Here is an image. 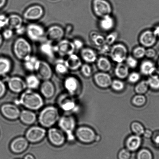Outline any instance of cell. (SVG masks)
<instances>
[{
    "label": "cell",
    "instance_id": "603a6c76",
    "mask_svg": "<svg viewBox=\"0 0 159 159\" xmlns=\"http://www.w3.org/2000/svg\"><path fill=\"white\" fill-rule=\"evenodd\" d=\"M41 95L47 99L52 98L55 93L54 85L50 80L43 81L40 86Z\"/></svg>",
    "mask_w": 159,
    "mask_h": 159
},
{
    "label": "cell",
    "instance_id": "9f6ffc18",
    "mask_svg": "<svg viewBox=\"0 0 159 159\" xmlns=\"http://www.w3.org/2000/svg\"><path fill=\"white\" fill-rule=\"evenodd\" d=\"M7 92V86L2 80H0V98L5 95Z\"/></svg>",
    "mask_w": 159,
    "mask_h": 159
},
{
    "label": "cell",
    "instance_id": "6da1fadb",
    "mask_svg": "<svg viewBox=\"0 0 159 159\" xmlns=\"http://www.w3.org/2000/svg\"><path fill=\"white\" fill-rule=\"evenodd\" d=\"M15 104L20 105L26 109L32 111L39 110L44 104L42 96L32 89H28L21 93Z\"/></svg>",
    "mask_w": 159,
    "mask_h": 159
},
{
    "label": "cell",
    "instance_id": "d6986e66",
    "mask_svg": "<svg viewBox=\"0 0 159 159\" xmlns=\"http://www.w3.org/2000/svg\"><path fill=\"white\" fill-rule=\"evenodd\" d=\"M157 39L152 31L148 30L140 34L139 42L141 45L145 48H151L156 44Z\"/></svg>",
    "mask_w": 159,
    "mask_h": 159
},
{
    "label": "cell",
    "instance_id": "6f0895ef",
    "mask_svg": "<svg viewBox=\"0 0 159 159\" xmlns=\"http://www.w3.org/2000/svg\"><path fill=\"white\" fill-rule=\"evenodd\" d=\"M152 137L154 144L159 149V131H157L153 134Z\"/></svg>",
    "mask_w": 159,
    "mask_h": 159
},
{
    "label": "cell",
    "instance_id": "7dc6e473",
    "mask_svg": "<svg viewBox=\"0 0 159 159\" xmlns=\"http://www.w3.org/2000/svg\"><path fill=\"white\" fill-rule=\"evenodd\" d=\"M112 89L116 91H121L125 88V84L121 80H115L112 81L111 85Z\"/></svg>",
    "mask_w": 159,
    "mask_h": 159
},
{
    "label": "cell",
    "instance_id": "7c38bea8",
    "mask_svg": "<svg viewBox=\"0 0 159 159\" xmlns=\"http://www.w3.org/2000/svg\"><path fill=\"white\" fill-rule=\"evenodd\" d=\"M44 10L41 6L34 5L26 9L23 13V19L28 21H35L41 19L44 16Z\"/></svg>",
    "mask_w": 159,
    "mask_h": 159
},
{
    "label": "cell",
    "instance_id": "44dd1931",
    "mask_svg": "<svg viewBox=\"0 0 159 159\" xmlns=\"http://www.w3.org/2000/svg\"><path fill=\"white\" fill-rule=\"evenodd\" d=\"M93 79L96 84L101 88H107L112 83L111 77L107 72L100 71L94 75Z\"/></svg>",
    "mask_w": 159,
    "mask_h": 159
},
{
    "label": "cell",
    "instance_id": "8992f818",
    "mask_svg": "<svg viewBox=\"0 0 159 159\" xmlns=\"http://www.w3.org/2000/svg\"><path fill=\"white\" fill-rule=\"evenodd\" d=\"M73 96L69 93H64L58 98L57 104L60 109L66 113L76 111L78 107Z\"/></svg>",
    "mask_w": 159,
    "mask_h": 159
},
{
    "label": "cell",
    "instance_id": "ab89813d",
    "mask_svg": "<svg viewBox=\"0 0 159 159\" xmlns=\"http://www.w3.org/2000/svg\"><path fill=\"white\" fill-rule=\"evenodd\" d=\"M146 49L142 46H137L133 50V56L137 60L141 59L145 57Z\"/></svg>",
    "mask_w": 159,
    "mask_h": 159
},
{
    "label": "cell",
    "instance_id": "d590c367",
    "mask_svg": "<svg viewBox=\"0 0 159 159\" xmlns=\"http://www.w3.org/2000/svg\"><path fill=\"white\" fill-rule=\"evenodd\" d=\"M89 36L91 41L98 48L106 44L105 37L98 32L95 31L92 32L89 34Z\"/></svg>",
    "mask_w": 159,
    "mask_h": 159
},
{
    "label": "cell",
    "instance_id": "ee69618b",
    "mask_svg": "<svg viewBox=\"0 0 159 159\" xmlns=\"http://www.w3.org/2000/svg\"><path fill=\"white\" fill-rule=\"evenodd\" d=\"M80 69L82 74L86 78H89L92 75V69L89 64L86 63L82 64Z\"/></svg>",
    "mask_w": 159,
    "mask_h": 159
},
{
    "label": "cell",
    "instance_id": "680465c9",
    "mask_svg": "<svg viewBox=\"0 0 159 159\" xmlns=\"http://www.w3.org/2000/svg\"><path fill=\"white\" fill-rule=\"evenodd\" d=\"M26 26L25 27V26H24V25H23L22 26L19 27V28L15 30L14 31L17 34L21 36V35H24V34L26 33Z\"/></svg>",
    "mask_w": 159,
    "mask_h": 159
},
{
    "label": "cell",
    "instance_id": "836d02e7",
    "mask_svg": "<svg viewBox=\"0 0 159 159\" xmlns=\"http://www.w3.org/2000/svg\"><path fill=\"white\" fill-rule=\"evenodd\" d=\"M40 78L38 75L34 74H30L28 75L25 78V82L27 87L29 89H36L39 87L41 84Z\"/></svg>",
    "mask_w": 159,
    "mask_h": 159
},
{
    "label": "cell",
    "instance_id": "60d3db41",
    "mask_svg": "<svg viewBox=\"0 0 159 159\" xmlns=\"http://www.w3.org/2000/svg\"><path fill=\"white\" fill-rule=\"evenodd\" d=\"M131 129L133 132L136 135L140 136L143 135L144 132V127L141 123L135 121L131 125Z\"/></svg>",
    "mask_w": 159,
    "mask_h": 159
},
{
    "label": "cell",
    "instance_id": "f1b7e54d",
    "mask_svg": "<svg viewBox=\"0 0 159 159\" xmlns=\"http://www.w3.org/2000/svg\"><path fill=\"white\" fill-rule=\"evenodd\" d=\"M140 68L141 73L145 75H156L155 73L157 71L153 62L149 60L143 61L140 64Z\"/></svg>",
    "mask_w": 159,
    "mask_h": 159
},
{
    "label": "cell",
    "instance_id": "94428289",
    "mask_svg": "<svg viewBox=\"0 0 159 159\" xmlns=\"http://www.w3.org/2000/svg\"><path fill=\"white\" fill-rule=\"evenodd\" d=\"M152 31L157 38H159V25L156 26Z\"/></svg>",
    "mask_w": 159,
    "mask_h": 159
},
{
    "label": "cell",
    "instance_id": "91938a15",
    "mask_svg": "<svg viewBox=\"0 0 159 159\" xmlns=\"http://www.w3.org/2000/svg\"><path fill=\"white\" fill-rule=\"evenodd\" d=\"M143 135L146 138H150V137H152L153 133L151 131L149 130V129H147V130H145Z\"/></svg>",
    "mask_w": 159,
    "mask_h": 159
},
{
    "label": "cell",
    "instance_id": "7a4b0ae2",
    "mask_svg": "<svg viewBox=\"0 0 159 159\" xmlns=\"http://www.w3.org/2000/svg\"><path fill=\"white\" fill-rule=\"evenodd\" d=\"M60 118L59 110L54 106L45 107L40 112L38 121L41 126L44 128L52 127L58 122Z\"/></svg>",
    "mask_w": 159,
    "mask_h": 159
},
{
    "label": "cell",
    "instance_id": "cb8c5ba5",
    "mask_svg": "<svg viewBox=\"0 0 159 159\" xmlns=\"http://www.w3.org/2000/svg\"><path fill=\"white\" fill-rule=\"evenodd\" d=\"M64 62L69 70L72 71L78 70L83 64L81 57L75 53L67 57Z\"/></svg>",
    "mask_w": 159,
    "mask_h": 159
},
{
    "label": "cell",
    "instance_id": "ac0fdd59",
    "mask_svg": "<svg viewBox=\"0 0 159 159\" xmlns=\"http://www.w3.org/2000/svg\"><path fill=\"white\" fill-rule=\"evenodd\" d=\"M29 142L25 137H17L11 142L10 149L13 153L20 154L25 151L28 148Z\"/></svg>",
    "mask_w": 159,
    "mask_h": 159
},
{
    "label": "cell",
    "instance_id": "f5cc1de1",
    "mask_svg": "<svg viewBox=\"0 0 159 159\" xmlns=\"http://www.w3.org/2000/svg\"><path fill=\"white\" fill-rule=\"evenodd\" d=\"M8 24V16L2 14L0 15V29L6 28Z\"/></svg>",
    "mask_w": 159,
    "mask_h": 159
},
{
    "label": "cell",
    "instance_id": "f907efd6",
    "mask_svg": "<svg viewBox=\"0 0 159 159\" xmlns=\"http://www.w3.org/2000/svg\"><path fill=\"white\" fill-rule=\"evenodd\" d=\"M99 52L103 56L109 55L111 50V46L108 44H105L103 45L98 47Z\"/></svg>",
    "mask_w": 159,
    "mask_h": 159
},
{
    "label": "cell",
    "instance_id": "f35d334b",
    "mask_svg": "<svg viewBox=\"0 0 159 159\" xmlns=\"http://www.w3.org/2000/svg\"><path fill=\"white\" fill-rule=\"evenodd\" d=\"M136 159H154V157L150 150L144 148L138 151Z\"/></svg>",
    "mask_w": 159,
    "mask_h": 159
},
{
    "label": "cell",
    "instance_id": "30bf717a",
    "mask_svg": "<svg viewBox=\"0 0 159 159\" xmlns=\"http://www.w3.org/2000/svg\"><path fill=\"white\" fill-rule=\"evenodd\" d=\"M47 134L49 142L55 146H63L67 139L66 134L60 128L52 127L49 128Z\"/></svg>",
    "mask_w": 159,
    "mask_h": 159
},
{
    "label": "cell",
    "instance_id": "681fc988",
    "mask_svg": "<svg viewBox=\"0 0 159 159\" xmlns=\"http://www.w3.org/2000/svg\"><path fill=\"white\" fill-rule=\"evenodd\" d=\"M14 33V30L13 29L7 27L4 29L3 31L1 34L4 39L8 40L10 39L13 37Z\"/></svg>",
    "mask_w": 159,
    "mask_h": 159
},
{
    "label": "cell",
    "instance_id": "c3c4849f",
    "mask_svg": "<svg viewBox=\"0 0 159 159\" xmlns=\"http://www.w3.org/2000/svg\"><path fill=\"white\" fill-rule=\"evenodd\" d=\"M131 157V152L126 148L121 149L118 154V159H130Z\"/></svg>",
    "mask_w": 159,
    "mask_h": 159
},
{
    "label": "cell",
    "instance_id": "4dcf8cb0",
    "mask_svg": "<svg viewBox=\"0 0 159 159\" xmlns=\"http://www.w3.org/2000/svg\"><path fill=\"white\" fill-rule=\"evenodd\" d=\"M40 60L37 57L32 55L23 61L24 68L29 72H35L38 68Z\"/></svg>",
    "mask_w": 159,
    "mask_h": 159
},
{
    "label": "cell",
    "instance_id": "8fae6325",
    "mask_svg": "<svg viewBox=\"0 0 159 159\" xmlns=\"http://www.w3.org/2000/svg\"><path fill=\"white\" fill-rule=\"evenodd\" d=\"M65 31L63 28L57 25L51 26L46 30L45 40L52 43H58L63 39Z\"/></svg>",
    "mask_w": 159,
    "mask_h": 159
},
{
    "label": "cell",
    "instance_id": "9c48e42d",
    "mask_svg": "<svg viewBox=\"0 0 159 159\" xmlns=\"http://www.w3.org/2000/svg\"><path fill=\"white\" fill-rule=\"evenodd\" d=\"M46 134L45 128L42 126H34L27 129L25 137L29 143H37L42 140Z\"/></svg>",
    "mask_w": 159,
    "mask_h": 159
},
{
    "label": "cell",
    "instance_id": "9a60e30c",
    "mask_svg": "<svg viewBox=\"0 0 159 159\" xmlns=\"http://www.w3.org/2000/svg\"><path fill=\"white\" fill-rule=\"evenodd\" d=\"M55 47L57 53L62 57L68 56L75 53V50L72 41L68 39H63L58 42Z\"/></svg>",
    "mask_w": 159,
    "mask_h": 159
},
{
    "label": "cell",
    "instance_id": "5b68a950",
    "mask_svg": "<svg viewBox=\"0 0 159 159\" xmlns=\"http://www.w3.org/2000/svg\"><path fill=\"white\" fill-rule=\"evenodd\" d=\"M46 30L41 25L31 23L26 26V34L31 41L35 42L45 39Z\"/></svg>",
    "mask_w": 159,
    "mask_h": 159
},
{
    "label": "cell",
    "instance_id": "e7e4bbea",
    "mask_svg": "<svg viewBox=\"0 0 159 159\" xmlns=\"http://www.w3.org/2000/svg\"><path fill=\"white\" fill-rule=\"evenodd\" d=\"M4 39L3 38L2 34L0 33V47L2 45Z\"/></svg>",
    "mask_w": 159,
    "mask_h": 159
},
{
    "label": "cell",
    "instance_id": "1f68e13d",
    "mask_svg": "<svg viewBox=\"0 0 159 159\" xmlns=\"http://www.w3.org/2000/svg\"><path fill=\"white\" fill-rule=\"evenodd\" d=\"M23 18L20 15L13 14L8 16L7 27L14 30L23 25Z\"/></svg>",
    "mask_w": 159,
    "mask_h": 159
},
{
    "label": "cell",
    "instance_id": "4316f807",
    "mask_svg": "<svg viewBox=\"0 0 159 159\" xmlns=\"http://www.w3.org/2000/svg\"><path fill=\"white\" fill-rule=\"evenodd\" d=\"M98 24L100 29L103 32H109L115 27V20L111 15H107L100 18Z\"/></svg>",
    "mask_w": 159,
    "mask_h": 159
},
{
    "label": "cell",
    "instance_id": "e575fe53",
    "mask_svg": "<svg viewBox=\"0 0 159 159\" xmlns=\"http://www.w3.org/2000/svg\"><path fill=\"white\" fill-rule=\"evenodd\" d=\"M129 67L123 63L117 64L115 69V73L117 78L120 79H125L129 75Z\"/></svg>",
    "mask_w": 159,
    "mask_h": 159
},
{
    "label": "cell",
    "instance_id": "d6a6232c",
    "mask_svg": "<svg viewBox=\"0 0 159 159\" xmlns=\"http://www.w3.org/2000/svg\"><path fill=\"white\" fill-rule=\"evenodd\" d=\"M97 66L100 71L107 72L111 70L112 65L111 62L106 56H102L97 58Z\"/></svg>",
    "mask_w": 159,
    "mask_h": 159
},
{
    "label": "cell",
    "instance_id": "6125c7cd",
    "mask_svg": "<svg viewBox=\"0 0 159 159\" xmlns=\"http://www.w3.org/2000/svg\"><path fill=\"white\" fill-rule=\"evenodd\" d=\"M23 159H35L34 156L32 154H28L24 156Z\"/></svg>",
    "mask_w": 159,
    "mask_h": 159
},
{
    "label": "cell",
    "instance_id": "db71d44e",
    "mask_svg": "<svg viewBox=\"0 0 159 159\" xmlns=\"http://www.w3.org/2000/svg\"><path fill=\"white\" fill-rule=\"evenodd\" d=\"M75 50H81L84 48V43L83 41L80 39L75 38L72 41Z\"/></svg>",
    "mask_w": 159,
    "mask_h": 159
},
{
    "label": "cell",
    "instance_id": "2e32d148",
    "mask_svg": "<svg viewBox=\"0 0 159 159\" xmlns=\"http://www.w3.org/2000/svg\"><path fill=\"white\" fill-rule=\"evenodd\" d=\"M7 82L9 89L14 93H21L27 88L25 80L20 77H10L7 80Z\"/></svg>",
    "mask_w": 159,
    "mask_h": 159
},
{
    "label": "cell",
    "instance_id": "03108f58",
    "mask_svg": "<svg viewBox=\"0 0 159 159\" xmlns=\"http://www.w3.org/2000/svg\"><path fill=\"white\" fill-rule=\"evenodd\" d=\"M158 67H159V59L158 61Z\"/></svg>",
    "mask_w": 159,
    "mask_h": 159
},
{
    "label": "cell",
    "instance_id": "11a10c76",
    "mask_svg": "<svg viewBox=\"0 0 159 159\" xmlns=\"http://www.w3.org/2000/svg\"><path fill=\"white\" fill-rule=\"evenodd\" d=\"M157 52L155 49L152 48H148L146 49V54L145 57L149 58H153L156 56Z\"/></svg>",
    "mask_w": 159,
    "mask_h": 159
},
{
    "label": "cell",
    "instance_id": "5bb4252c",
    "mask_svg": "<svg viewBox=\"0 0 159 159\" xmlns=\"http://www.w3.org/2000/svg\"><path fill=\"white\" fill-rule=\"evenodd\" d=\"M0 110L4 118L11 120H16L19 118L21 112L17 105L11 103L3 104Z\"/></svg>",
    "mask_w": 159,
    "mask_h": 159
},
{
    "label": "cell",
    "instance_id": "74e56055",
    "mask_svg": "<svg viewBox=\"0 0 159 159\" xmlns=\"http://www.w3.org/2000/svg\"><path fill=\"white\" fill-rule=\"evenodd\" d=\"M148 85L151 89L155 91L159 90V76L158 75H151L147 81Z\"/></svg>",
    "mask_w": 159,
    "mask_h": 159
},
{
    "label": "cell",
    "instance_id": "d4e9b609",
    "mask_svg": "<svg viewBox=\"0 0 159 159\" xmlns=\"http://www.w3.org/2000/svg\"><path fill=\"white\" fill-rule=\"evenodd\" d=\"M19 118L23 124L27 125H33L37 120L36 114L33 111L27 109L21 111Z\"/></svg>",
    "mask_w": 159,
    "mask_h": 159
},
{
    "label": "cell",
    "instance_id": "ffe728a7",
    "mask_svg": "<svg viewBox=\"0 0 159 159\" xmlns=\"http://www.w3.org/2000/svg\"><path fill=\"white\" fill-rule=\"evenodd\" d=\"M65 89L67 93L74 96L78 92L80 87V83L78 79L73 75L66 77L64 81Z\"/></svg>",
    "mask_w": 159,
    "mask_h": 159
},
{
    "label": "cell",
    "instance_id": "e0dca14e",
    "mask_svg": "<svg viewBox=\"0 0 159 159\" xmlns=\"http://www.w3.org/2000/svg\"><path fill=\"white\" fill-rule=\"evenodd\" d=\"M35 72L40 79L43 81L50 80L53 74L52 69L49 63L41 60Z\"/></svg>",
    "mask_w": 159,
    "mask_h": 159
},
{
    "label": "cell",
    "instance_id": "b9f144b4",
    "mask_svg": "<svg viewBox=\"0 0 159 159\" xmlns=\"http://www.w3.org/2000/svg\"><path fill=\"white\" fill-rule=\"evenodd\" d=\"M149 87L147 81H142L136 86L135 92L137 94L143 95L147 92Z\"/></svg>",
    "mask_w": 159,
    "mask_h": 159
},
{
    "label": "cell",
    "instance_id": "f546056e",
    "mask_svg": "<svg viewBox=\"0 0 159 159\" xmlns=\"http://www.w3.org/2000/svg\"><path fill=\"white\" fill-rule=\"evenodd\" d=\"M13 63L10 58L6 57H0V76L7 75L11 70Z\"/></svg>",
    "mask_w": 159,
    "mask_h": 159
},
{
    "label": "cell",
    "instance_id": "4fadbf2b",
    "mask_svg": "<svg viewBox=\"0 0 159 159\" xmlns=\"http://www.w3.org/2000/svg\"><path fill=\"white\" fill-rule=\"evenodd\" d=\"M75 137L81 143H89L96 139L97 135L94 131L87 126H81L75 131Z\"/></svg>",
    "mask_w": 159,
    "mask_h": 159
},
{
    "label": "cell",
    "instance_id": "bcb514c9",
    "mask_svg": "<svg viewBox=\"0 0 159 159\" xmlns=\"http://www.w3.org/2000/svg\"><path fill=\"white\" fill-rule=\"evenodd\" d=\"M126 64L129 68L134 69L138 66V60L133 56H128L125 60Z\"/></svg>",
    "mask_w": 159,
    "mask_h": 159
},
{
    "label": "cell",
    "instance_id": "484cf974",
    "mask_svg": "<svg viewBox=\"0 0 159 159\" xmlns=\"http://www.w3.org/2000/svg\"><path fill=\"white\" fill-rule=\"evenodd\" d=\"M80 55L81 59L89 64L95 62L98 58L97 52L89 48H83L81 49Z\"/></svg>",
    "mask_w": 159,
    "mask_h": 159
},
{
    "label": "cell",
    "instance_id": "7402d4cb",
    "mask_svg": "<svg viewBox=\"0 0 159 159\" xmlns=\"http://www.w3.org/2000/svg\"><path fill=\"white\" fill-rule=\"evenodd\" d=\"M47 41H42L39 46V51L42 54L49 59L54 58L56 54L55 45Z\"/></svg>",
    "mask_w": 159,
    "mask_h": 159
},
{
    "label": "cell",
    "instance_id": "52a82bcc",
    "mask_svg": "<svg viewBox=\"0 0 159 159\" xmlns=\"http://www.w3.org/2000/svg\"><path fill=\"white\" fill-rule=\"evenodd\" d=\"M128 54L126 46L122 43H119L112 45L109 55L112 61L119 64L125 61Z\"/></svg>",
    "mask_w": 159,
    "mask_h": 159
},
{
    "label": "cell",
    "instance_id": "7bdbcfd3",
    "mask_svg": "<svg viewBox=\"0 0 159 159\" xmlns=\"http://www.w3.org/2000/svg\"><path fill=\"white\" fill-rule=\"evenodd\" d=\"M132 102L134 106L137 107H141L146 103V98L143 95L137 94L133 97Z\"/></svg>",
    "mask_w": 159,
    "mask_h": 159
},
{
    "label": "cell",
    "instance_id": "83f0119b",
    "mask_svg": "<svg viewBox=\"0 0 159 159\" xmlns=\"http://www.w3.org/2000/svg\"><path fill=\"white\" fill-rule=\"evenodd\" d=\"M141 143L142 139L140 136L131 135L126 140V148L130 152H134L139 149Z\"/></svg>",
    "mask_w": 159,
    "mask_h": 159
},
{
    "label": "cell",
    "instance_id": "277c9868",
    "mask_svg": "<svg viewBox=\"0 0 159 159\" xmlns=\"http://www.w3.org/2000/svg\"><path fill=\"white\" fill-rule=\"evenodd\" d=\"M58 126L66 134L67 139L70 141H74L75 136L74 135L76 121L72 116L66 115L60 117L58 121Z\"/></svg>",
    "mask_w": 159,
    "mask_h": 159
},
{
    "label": "cell",
    "instance_id": "3957f363",
    "mask_svg": "<svg viewBox=\"0 0 159 159\" xmlns=\"http://www.w3.org/2000/svg\"><path fill=\"white\" fill-rule=\"evenodd\" d=\"M12 50L15 57L23 61L32 55V46L30 42L21 36L18 37L14 42Z\"/></svg>",
    "mask_w": 159,
    "mask_h": 159
},
{
    "label": "cell",
    "instance_id": "816d5d0a",
    "mask_svg": "<svg viewBox=\"0 0 159 159\" xmlns=\"http://www.w3.org/2000/svg\"><path fill=\"white\" fill-rule=\"evenodd\" d=\"M128 78L129 82L135 83H137L140 80V75L138 72H133L130 74H129Z\"/></svg>",
    "mask_w": 159,
    "mask_h": 159
},
{
    "label": "cell",
    "instance_id": "8d00e7d4",
    "mask_svg": "<svg viewBox=\"0 0 159 159\" xmlns=\"http://www.w3.org/2000/svg\"><path fill=\"white\" fill-rule=\"evenodd\" d=\"M54 70L58 75L62 76L67 75L69 70L65 63L64 61L61 60L57 61L55 63Z\"/></svg>",
    "mask_w": 159,
    "mask_h": 159
},
{
    "label": "cell",
    "instance_id": "f6af8a7d",
    "mask_svg": "<svg viewBox=\"0 0 159 159\" xmlns=\"http://www.w3.org/2000/svg\"><path fill=\"white\" fill-rule=\"evenodd\" d=\"M118 38V34L116 32H111L105 38L106 44L111 46L115 44Z\"/></svg>",
    "mask_w": 159,
    "mask_h": 159
},
{
    "label": "cell",
    "instance_id": "be15d7a7",
    "mask_svg": "<svg viewBox=\"0 0 159 159\" xmlns=\"http://www.w3.org/2000/svg\"><path fill=\"white\" fill-rule=\"evenodd\" d=\"M7 0H0V9L3 8L7 3Z\"/></svg>",
    "mask_w": 159,
    "mask_h": 159
},
{
    "label": "cell",
    "instance_id": "ba28073f",
    "mask_svg": "<svg viewBox=\"0 0 159 159\" xmlns=\"http://www.w3.org/2000/svg\"><path fill=\"white\" fill-rule=\"evenodd\" d=\"M92 8L96 16L100 18L111 15L112 11V6L107 0H93Z\"/></svg>",
    "mask_w": 159,
    "mask_h": 159
}]
</instances>
